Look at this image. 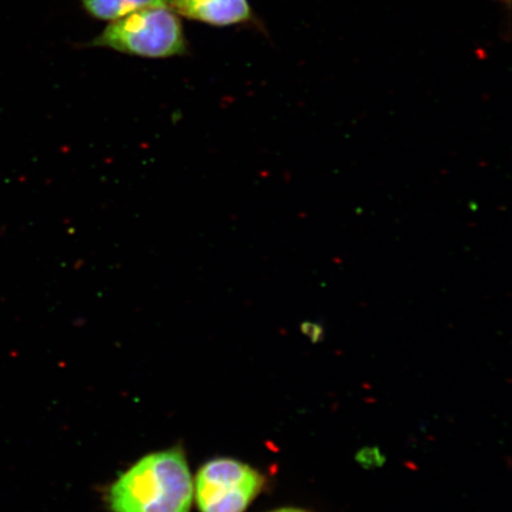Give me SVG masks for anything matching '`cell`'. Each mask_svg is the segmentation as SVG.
I'll use <instances>...</instances> for the list:
<instances>
[{"instance_id":"cell-1","label":"cell","mask_w":512,"mask_h":512,"mask_svg":"<svg viewBox=\"0 0 512 512\" xmlns=\"http://www.w3.org/2000/svg\"><path fill=\"white\" fill-rule=\"evenodd\" d=\"M194 498L181 448L151 453L121 475L108 492L113 512H189Z\"/></svg>"},{"instance_id":"cell-2","label":"cell","mask_w":512,"mask_h":512,"mask_svg":"<svg viewBox=\"0 0 512 512\" xmlns=\"http://www.w3.org/2000/svg\"><path fill=\"white\" fill-rule=\"evenodd\" d=\"M89 46L147 59L188 53L182 23L168 6L147 8L113 21Z\"/></svg>"},{"instance_id":"cell-3","label":"cell","mask_w":512,"mask_h":512,"mask_svg":"<svg viewBox=\"0 0 512 512\" xmlns=\"http://www.w3.org/2000/svg\"><path fill=\"white\" fill-rule=\"evenodd\" d=\"M265 479L239 460L217 458L203 465L194 486L201 512H243L264 486Z\"/></svg>"},{"instance_id":"cell-4","label":"cell","mask_w":512,"mask_h":512,"mask_svg":"<svg viewBox=\"0 0 512 512\" xmlns=\"http://www.w3.org/2000/svg\"><path fill=\"white\" fill-rule=\"evenodd\" d=\"M170 6L177 15L217 27L247 23L254 18L248 0H170Z\"/></svg>"},{"instance_id":"cell-5","label":"cell","mask_w":512,"mask_h":512,"mask_svg":"<svg viewBox=\"0 0 512 512\" xmlns=\"http://www.w3.org/2000/svg\"><path fill=\"white\" fill-rule=\"evenodd\" d=\"M88 14L102 21H117L127 15L156 6H170V0H82Z\"/></svg>"},{"instance_id":"cell-6","label":"cell","mask_w":512,"mask_h":512,"mask_svg":"<svg viewBox=\"0 0 512 512\" xmlns=\"http://www.w3.org/2000/svg\"><path fill=\"white\" fill-rule=\"evenodd\" d=\"M273 512H309V511L287 508V509H281V510H277V511H273Z\"/></svg>"}]
</instances>
